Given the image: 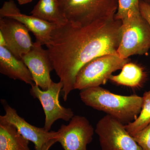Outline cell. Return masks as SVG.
Returning <instances> with one entry per match:
<instances>
[{
	"mask_svg": "<svg viewBox=\"0 0 150 150\" xmlns=\"http://www.w3.org/2000/svg\"><path fill=\"white\" fill-rule=\"evenodd\" d=\"M29 144L13 125L0 121V150H30Z\"/></svg>",
	"mask_w": 150,
	"mask_h": 150,
	"instance_id": "obj_14",
	"label": "cell"
},
{
	"mask_svg": "<svg viewBox=\"0 0 150 150\" xmlns=\"http://www.w3.org/2000/svg\"><path fill=\"white\" fill-rule=\"evenodd\" d=\"M0 17L13 19L21 23L34 35L36 41L42 45L51 43L52 33L57 25L22 13L13 0L6 1L0 9Z\"/></svg>",
	"mask_w": 150,
	"mask_h": 150,
	"instance_id": "obj_10",
	"label": "cell"
},
{
	"mask_svg": "<svg viewBox=\"0 0 150 150\" xmlns=\"http://www.w3.org/2000/svg\"><path fill=\"white\" fill-rule=\"evenodd\" d=\"M132 137L142 150H150V123Z\"/></svg>",
	"mask_w": 150,
	"mask_h": 150,
	"instance_id": "obj_19",
	"label": "cell"
},
{
	"mask_svg": "<svg viewBox=\"0 0 150 150\" xmlns=\"http://www.w3.org/2000/svg\"><path fill=\"white\" fill-rule=\"evenodd\" d=\"M30 89V93L34 98L40 101L45 115L44 128L50 131L54 122L59 119L70 121L74 117V113L71 108L61 105L59 96L62 91L63 84L53 82L47 90H43L35 83Z\"/></svg>",
	"mask_w": 150,
	"mask_h": 150,
	"instance_id": "obj_8",
	"label": "cell"
},
{
	"mask_svg": "<svg viewBox=\"0 0 150 150\" xmlns=\"http://www.w3.org/2000/svg\"><path fill=\"white\" fill-rule=\"evenodd\" d=\"M95 132L101 150H142L126 130L125 124L110 115L100 119Z\"/></svg>",
	"mask_w": 150,
	"mask_h": 150,
	"instance_id": "obj_6",
	"label": "cell"
},
{
	"mask_svg": "<svg viewBox=\"0 0 150 150\" xmlns=\"http://www.w3.org/2000/svg\"><path fill=\"white\" fill-rule=\"evenodd\" d=\"M140 0H118V8L115 16L116 19L122 20L130 12L140 9Z\"/></svg>",
	"mask_w": 150,
	"mask_h": 150,
	"instance_id": "obj_18",
	"label": "cell"
},
{
	"mask_svg": "<svg viewBox=\"0 0 150 150\" xmlns=\"http://www.w3.org/2000/svg\"><path fill=\"white\" fill-rule=\"evenodd\" d=\"M142 1H144L146 2L149 3V4H150V0H142Z\"/></svg>",
	"mask_w": 150,
	"mask_h": 150,
	"instance_id": "obj_22",
	"label": "cell"
},
{
	"mask_svg": "<svg viewBox=\"0 0 150 150\" xmlns=\"http://www.w3.org/2000/svg\"><path fill=\"white\" fill-rule=\"evenodd\" d=\"M79 95L86 105L103 111L125 125L137 119L143 104L142 97L115 94L100 86L82 90Z\"/></svg>",
	"mask_w": 150,
	"mask_h": 150,
	"instance_id": "obj_2",
	"label": "cell"
},
{
	"mask_svg": "<svg viewBox=\"0 0 150 150\" xmlns=\"http://www.w3.org/2000/svg\"><path fill=\"white\" fill-rule=\"evenodd\" d=\"M58 131V142L64 150H87L88 145L92 142L95 130L87 118L76 115L68 125H62Z\"/></svg>",
	"mask_w": 150,
	"mask_h": 150,
	"instance_id": "obj_9",
	"label": "cell"
},
{
	"mask_svg": "<svg viewBox=\"0 0 150 150\" xmlns=\"http://www.w3.org/2000/svg\"><path fill=\"white\" fill-rule=\"evenodd\" d=\"M33 0H17L20 5H24L32 1Z\"/></svg>",
	"mask_w": 150,
	"mask_h": 150,
	"instance_id": "obj_21",
	"label": "cell"
},
{
	"mask_svg": "<svg viewBox=\"0 0 150 150\" xmlns=\"http://www.w3.org/2000/svg\"><path fill=\"white\" fill-rule=\"evenodd\" d=\"M142 97L143 104L139 115L135 121L125 125L126 130L132 137L150 123V90L145 92Z\"/></svg>",
	"mask_w": 150,
	"mask_h": 150,
	"instance_id": "obj_17",
	"label": "cell"
},
{
	"mask_svg": "<svg viewBox=\"0 0 150 150\" xmlns=\"http://www.w3.org/2000/svg\"><path fill=\"white\" fill-rule=\"evenodd\" d=\"M121 25L122 21L114 17L85 26L69 22L57 25L46 47L54 70L63 84L65 101L74 90L76 76L84 65L98 56L117 54Z\"/></svg>",
	"mask_w": 150,
	"mask_h": 150,
	"instance_id": "obj_1",
	"label": "cell"
},
{
	"mask_svg": "<svg viewBox=\"0 0 150 150\" xmlns=\"http://www.w3.org/2000/svg\"><path fill=\"white\" fill-rule=\"evenodd\" d=\"M0 73L30 86L34 84L31 73L23 61L17 58L3 46H0Z\"/></svg>",
	"mask_w": 150,
	"mask_h": 150,
	"instance_id": "obj_13",
	"label": "cell"
},
{
	"mask_svg": "<svg viewBox=\"0 0 150 150\" xmlns=\"http://www.w3.org/2000/svg\"><path fill=\"white\" fill-rule=\"evenodd\" d=\"M5 114L0 116V121L12 124L21 135L34 145L35 150H49L58 142L59 131H48L30 124L18 115L16 109L10 106L5 100H1Z\"/></svg>",
	"mask_w": 150,
	"mask_h": 150,
	"instance_id": "obj_7",
	"label": "cell"
},
{
	"mask_svg": "<svg viewBox=\"0 0 150 150\" xmlns=\"http://www.w3.org/2000/svg\"><path fill=\"white\" fill-rule=\"evenodd\" d=\"M29 31L26 26L17 21L0 17V34L4 40V47L21 60L33 46Z\"/></svg>",
	"mask_w": 150,
	"mask_h": 150,
	"instance_id": "obj_11",
	"label": "cell"
},
{
	"mask_svg": "<svg viewBox=\"0 0 150 150\" xmlns=\"http://www.w3.org/2000/svg\"><path fill=\"white\" fill-rule=\"evenodd\" d=\"M31 15L58 25L68 22L60 11L59 0H39L30 12Z\"/></svg>",
	"mask_w": 150,
	"mask_h": 150,
	"instance_id": "obj_16",
	"label": "cell"
},
{
	"mask_svg": "<svg viewBox=\"0 0 150 150\" xmlns=\"http://www.w3.org/2000/svg\"><path fill=\"white\" fill-rule=\"evenodd\" d=\"M129 62L117 54H107L96 57L84 65L75 79L74 89L82 90L105 84L112 73L121 69Z\"/></svg>",
	"mask_w": 150,
	"mask_h": 150,
	"instance_id": "obj_5",
	"label": "cell"
},
{
	"mask_svg": "<svg viewBox=\"0 0 150 150\" xmlns=\"http://www.w3.org/2000/svg\"><path fill=\"white\" fill-rule=\"evenodd\" d=\"M139 8L142 15L150 25V4L140 0Z\"/></svg>",
	"mask_w": 150,
	"mask_h": 150,
	"instance_id": "obj_20",
	"label": "cell"
},
{
	"mask_svg": "<svg viewBox=\"0 0 150 150\" xmlns=\"http://www.w3.org/2000/svg\"><path fill=\"white\" fill-rule=\"evenodd\" d=\"M146 78V73L142 67L129 62L123 66L120 74L111 75L109 80L120 85L137 88L143 84Z\"/></svg>",
	"mask_w": 150,
	"mask_h": 150,
	"instance_id": "obj_15",
	"label": "cell"
},
{
	"mask_svg": "<svg viewBox=\"0 0 150 150\" xmlns=\"http://www.w3.org/2000/svg\"><path fill=\"white\" fill-rule=\"evenodd\" d=\"M60 11L67 22L85 26L115 17L118 0H59Z\"/></svg>",
	"mask_w": 150,
	"mask_h": 150,
	"instance_id": "obj_3",
	"label": "cell"
},
{
	"mask_svg": "<svg viewBox=\"0 0 150 150\" xmlns=\"http://www.w3.org/2000/svg\"><path fill=\"white\" fill-rule=\"evenodd\" d=\"M42 44L35 41L29 52L22 60L29 70L34 83L43 90H47L53 82L50 73L54 70L49 53Z\"/></svg>",
	"mask_w": 150,
	"mask_h": 150,
	"instance_id": "obj_12",
	"label": "cell"
},
{
	"mask_svg": "<svg viewBox=\"0 0 150 150\" xmlns=\"http://www.w3.org/2000/svg\"><path fill=\"white\" fill-rule=\"evenodd\" d=\"M118 56L128 59L135 55L146 54L150 49V25L140 9L130 12L122 20Z\"/></svg>",
	"mask_w": 150,
	"mask_h": 150,
	"instance_id": "obj_4",
	"label": "cell"
}]
</instances>
